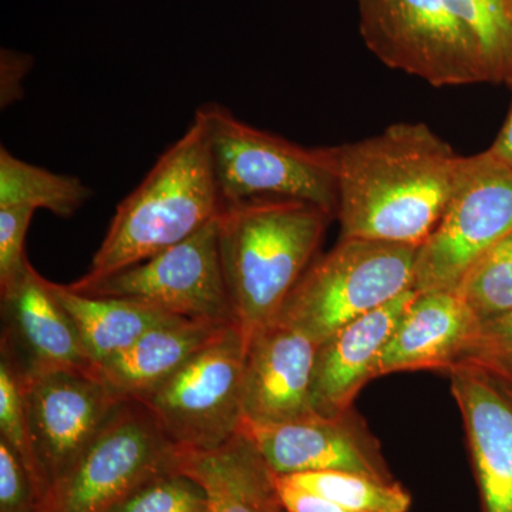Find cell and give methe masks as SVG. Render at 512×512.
Masks as SVG:
<instances>
[{
	"mask_svg": "<svg viewBox=\"0 0 512 512\" xmlns=\"http://www.w3.org/2000/svg\"><path fill=\"white\" fill-rule=\"evenodd\" d=\"M338 183L340 239L421 247L439 224L464 157L423 123L330 147Z\"/></svg>",
	"mask_w": 512,
	"mask_h": 512,
	"instance_id": "1",
	"label": "cell"
},
{
	"mask_svg": "<svg viewBox=\"0 0 512 512\" xmlns=\"http://www.w3.org/2000/svg\"><path fill=\"white\" fill-rule=\"evenodd\" d=\"M332 215L301 201L225 204L218 247L229 301L245 342L272 322L308 271Z\"/></svg>",
	"mask_w": 512,
	"mask_h": 512,
	"instance_id": "2",
	"label": "cell"
},
{
	"mask_svg": "<svg viewBox=\"0 0 512 512\" xmlns=\"http://www.w3.org/2000/svg\"><path fill=\"white\" fill-rule=\"evenodd\" d=\"M224 208L197 116L117 205L87 276L113 274L174 247L217 220Z\"/></svg>",
	"mask_w": 512,
	"mask_h": 512,
	"instance_id": "3",
	"label": "cell"
},
{
	"mask_svg": "<svg viewBox=\"0 0 512 512\" xmlns=\"http://www.w3.org/2000/svg\"><path fill=\"white\" fill-rule=\"evenodd\" d=\"M204 126L212 171L225 204L301 201L336 217L338 183L330 147L306 148L237 119L218 103L195 113Z\"/></svg>",
	"mask_w": 512,
	"mask_h": 512,
	"instance_id": "4",
	"label": "cell"
},
{
	"mask_svg": "<svg viewBox=\"0 0 512 512\" xmlns=\"http://www.w3.org/2000/svg\"><path fill=\"white\" fill-rule=\"evenodd\" d=\"M417 251L372 239H340L309 266L275 319L319 346L343 326L413 289Z\"/></svg>",
	"mask_w": 512,
	"mask_h": 512,
	"instance_id": "5",
	"label": "cell"
},
{
	"mask_svg": "<svg viewBox=\"0 0 512 512\" xmlns=\"http://www.w3.org/2000/svg\"><path fill=\"white\" fill-rule=\"evenodd\" d=\"M245 353L244 335L232 323L138 403L174 446L220 447L244 423Z\"/></svg>",
	"mask_w": 512,
	"mask_h": 512,
	"instance_id": "6",
	"label": "cell"
},
{
	"mask_svg": "<svg viewBox=\"0 0 512 512\" xmlns=\"http://www.w3.org/2000/svg\"><path fill=\"white\" fill-rule=\"evenodd\" d=\"M175 446L136 400L114 407L39 512H110L151 477L173 468Z\"/></svg>",
	"mask_w": 512,
	"mask_h": 512,
	"instance_id": "7",
	"label": "cell"
},
{
	"mask_svg": "<svg viewBox=\"0 0 512 512\" xmlns=\"http://www.w3.org/2000/svg\"><path fill=\"white\" fill-rule=\"evenodd\" d=\"M512 232V168L490 150L464 157L446 211L419 247L414 289L457 291L467 272Z\"/></svg>",
	"mask_w": 512,
	"mask_h": 512,
	"instance_id": "8",
	"label": "cell"
},
{
	"mask_svg": "<svg viewBox=\"0 0 512 512\" xmlns=\"http://www.w3.org/2000/svg\"><path fill=\"white\" fill-rule=\"evenodd\" d=\"M360 35L390 69L431 86L487 82L466 30L446 0H356Z\"/></svg>",
	"mask_w": 512,
	"mask_h": 512,
	"instance_id": "9",
	"label": "cell"
},
{
	"mask_svg": "<svg viewBox=\"0 0 512 512\" xmlns=\"http://www.w3.org/2000/svg\"><path fill=\"white\" fill-rule=\"evenodd\" d=\"M217 220L140 264L84 275L66 286L82 295L134 299L181 318L237 323L222 272Z\"/></svg>",
	"mask_w": 512,
	"mask_h": 512,
	"instance_id": "10",
	"label": "cell"
},
{
	"mask_svg": "<svg viewBox=\"0 0 512 512\" xmlns=\"http://www.w3.org/2000/svg\"><path fill=\"white\" fill-rule=\"evenodd\" d=\"M20 382L47 493L124 400L94 373L62 370L32 379L20 377Z\"/></svg>",
	"mask_w": 512,
	"mask_h": 512,
	"instance_id": "11",
	"label": "cell"
},
{
	"mask_svg": "<svg viewBox=\"0 0 512 512\" xmlns=\"http://www.w3.org/2000/svg\"><path fill=\"white\" fill-rule=\"evenodd\" d=\"M241 431L254 441L276 476L342 471L394 483L379 441L353 409L340 416L316 413L288 423L244 420Z\"/></svg>",
	"mask_w": 512,
	"mask_h": 512,
	"instance_id": "12",
	"label": "cell"
},
{
	"mask_svg": "<svg viewBox=\"0 0 512 512\" xmlns=\"http://www.w3.org/2000/svg\"><path fill=\"white\" fill-rule=\"evenodd\" d=\"M0 299V355L8 357L22 379L62 370L97 375L73 320L53 292L52 282L30 262L12 284L0 289Z\"/></svg>",
	"mask_w": 512,
	"mask_h": 512,
	"instance_id": "13",
	"label": "cell"
},
{
	"mask_svg": "<svg viewBox=\"0 0 512 512\" xmlns=\"http://www.w3.org/2000/svg\"><path fill=\"white\" fill-rule=\"evenodd\" d=\"M316 352L318 345L311 338L278 319L254 333L245 353L244 420L276 424L316 414Z\"/></svg>",
	"mask_w": 512,
	"mask_h": 512,
	"instance_id": "14",
	"label": "cell"
},
{
	"mask_svg": "<svg viewBox=\"0 0 512 512\" xmlns=\"http://www.w3.org/2000/svg\"><path fill=\"white\" fill-rule=\"evenodd\" d=\"M480 488L483 512H512V393L474 366L448 370Z\"/></svg>",
	"mask_w": 512,
	"mask_h": 512,
	"instance_id": "15",
	"label": "cell"
},
{
	"mask_svg": "<svg viewBox=\"0 0 512 512\" xmlns=\"http://www.w3.org/2000/svg\"><path fill=\"white\" fill-rule=\"evenodd\" d=\"M417 295L416 289H410L320 343L312 377L316 413L332 417L353 409V400L360 390L376 379L384 346Z\"/></svg>",
	"mask_w": 512,
	"mask_h": 512,
	"instance_id": "16",
	"label": "cell"
},
{
	"mask_svg": "<svg viewBox=\"0 0 512 512\" xmlns=\"http://www.w3.org/2000/svg\"><path fill=\"white\" fill-rule=\"evenodd\" d=\"M478 326L480 320L456 291L419 292L384 346L377 377L412 370L447 373Z\"/></svg>",
	"mask_w": 512,
	"mask_h": 512,
	"instance_id": "17",
	"label": "cell"
},
{
	"mask_svg": "<svg viewBox=\"0 0 512 512\" xmlns=\"http://www.w3.org/2000/svg\"><path fill=\"white\" fill-rule=\"evenodd\" d=\"M173 470L207 493V512H285L276 474L244 431L211 450L175 446Z\"/></svg>",
	"mask_w": 512,
	"mask_h": 512,
	"instance_id": "18",
	"label": "cell"
},
{
	"mask_svg": "<svg viewBox=\"0 0 512 512\" xmlns=\"http://www.w3.org/2000/svg\"><path fill=\"white\" fill-rule=\"evenodd\" d=\"M232 323L177 318L144 333L130 348L107 360L97 376L120 400H138L218 338Z\"/></svg>",
	"mask_w": 512,
	"mask_h": 512,
	"instance_id": "19",
	"label": "cell"
},
{
	"mask_svg": "<svg viewBox=\"0 0 512 512\" xmlns=\"http://www.w3.org/2000/svg\"><path fill=\"white\" fill-rule=\"evenodd\" d=\"M52 288L73 320L83 348L97 370L130 348L148 330L181 318L134 299L82 295L53 282Z\"/></svg>",
	"mask_w": 512,
	"mask_h": 512,
	"instance_id": "20",
	"label": "cell"
},
{
	"mask_svg": "<svg viewBox=\"0 0 512 512\" xmlns=\"http://www.w3.org/2000/svg\"><path fill=\"white\" fill-rule=\"evenodd\" d=\"M80 178L56 174L26 163L0 148V208H43L57 217H72L92 197Z\"/></svg>",
	"mask_w": 512,
	"mask_h": 512,
	"instance_id": "21",
	"label": "cell"
},
{
	"mask_svg": "<svg viewBox=\"0 0 512 512\" xmlns=\"http://www.w3.org/2000/svg\"><path fill=\"white\" fill-rule=\"evenodd\" d=\"M466 30L487 82H511L512 8L510 0H446Z\"/></svg>",
	"mask_w": 512,
	"mask_h": 512,
	"instance_id": "22",
	"label": "cell"
},
{
	"mask_svg": "<svg viewBox=\"0 0 512 512\" xmlns=\"http://www.w3.org/2000/svg\"><path fill=\"white\" fill-rule=\"evenodd\" d=\"M353 512H407L412 497L402 485L342 471L281 476Z\"/></svg>",
	"mask_w": 512,
	"mask_h": 512,
	"instance_id": "23",
	"label": "cell"
},
{
	"mask_svg": "<svg viewBox=\"0 0 512 512\" xmlns=\"http://www.w3.org/2000/svg\"><path fill=\"white\" fill-rule=\"evenodd\" d=\"M456 292L480 323L512 313V232L478 259Z\"/></svg>",
	"mask_w": 512,
	"mask_h": 512,
	"instance_id": "24",
	"label": "cell"
},
{
	"mask_svg": "<svg viewBox=\"0 0 512 512\" xmlns=\"http://www.w3.org/2000/svg\"><path fill=\"white\" fill-rule=\"evenodd\" d=\"M0 440L5 441L25 464L42 503L46 485L33 446L22 382L8 357L3 355H0Z\"/></svg>",
	"mask_w": 512,
	"mask_h": 512,
	"instance_id": "25",
	"label": "cell"
},
{
	"mask_svg": "<svg viewBox=\"0 0 512 512\" xmlns=\"http://www.w3.org/2000/svg\"><path fill=\"white\" fill-rule=\"evenodd\" d=\"M207 493L180 471L151 477L110 512H207Z\"/></svg>",
	"mask_w": 512,
	"mask_h": 512,
	"instance_id": "26",
	"label": "cell"
},
{
	"mask_svg": "<svg viewBox=\"0 0 512 512\" xmlns=\"http://www.w3.org/2000/svg\"><path fill=\"white\" fill-rule=\"evenodd\" d=\"M461 365L483 370L512 393V313L480 323L453 367Z\"/></svg>",
	"mask_w": 512,
	"mask_h": 512,
	"instance_id": "27",
	"label": "cell"
},
{
	"mask_svg": "<svg viewBox=\"0 0 512 512\" xmlns=\"http://www.w3.org/2000/svg\"><path fill=\"white\" fill-rule=\"evenodd\" d=\"M35 211L30 207L0 208V289L12 284L29 264L25 241Z\"/></svg>",
	"mask_w": 512,
	"mask_h": 512,
	"instance_id": "28",
	"label": "cell"
},
{
	"mask_svg": "<svg viewBox=\"0 0 512 512\" xmlns=\"http://www.w3.org/2000/svg\"><path fill=\"white\" fill-rule=\"evenodd\" d=\"M40 500L25 464L0 440V512H39Z\"/></svg>",
	"mask_w": 512,
	"mask_h": 512,
	"instance_id": "29",
	"label": "cell"
},
{
	"mask_svg": "<svg viewBox=\"0 0 512 512\" xmlns=\"http://www.w3.org/2000/svg\"><path fill=\"white\" fill-rule=\"evenodd\" d=\"M276 485L285 512H353L329 498L291 483L285 477H276Z\"/></svg>",
	"mask_w": 512,
	"mask_h": 512,
	"instance_id": "30",
	"label": "cell"
},
{
	"mask_svg": "<svg viewBox=\"0 0 512 512\" xmlns=\"http://www.w3.org/2000/svg\"><path fill=\"white\" fill-rule=\"evenodd\" d=\"M32 69V57L13 50L2 49L0 53V101L2 107L15 103L22 94V82Z\"/></svg>",
	"mask_w": 512,
	"mask_h": 512,
	"instance_id": "31",
	"label": "cell"
},
{
	"mask_svg": "<svg viewBox=\"0 0 512 512\" xmlns=\"http://www.w3.org/2000/svg\"><path fill=\"white\" fill-rule=\"evenodd\" d=\"M490 151L495 157L500 158L503 163L512 168V109Z\"/></svg>",
	"mask_w": 512,
	"mask_h": 512,
	"instance_id": "32",
	"label": "cell"
},
{
	"mask_svg": "<svg viewBox=\"0 0 512 512\" xmlns=\"http://www.w3.org/2000/svg\"><path fill=\"white\" fill-rule=\"evenodd\" d=\"M510 2H511V8H512V0H510Z\"/></svg>",
	"mask_w": 512,
	"mask_h": 512,
	"instance_id": "33",
	"label": "cell"
},
{
	"mask_svg": "<svg viewBox=\"0 0 512 512\" xmlns=\"http://www.w3.org/2000/svg\"><path fill=\"white\" fill-rule=\"evenodd\" d=\"M510 83L512 84V79H511V82H510Z\"/></svg>",
	"mask_w": 512,
	"mask_h": 512,
	"instance_id": "34",
	"label": "cell"
}]
</instances>
